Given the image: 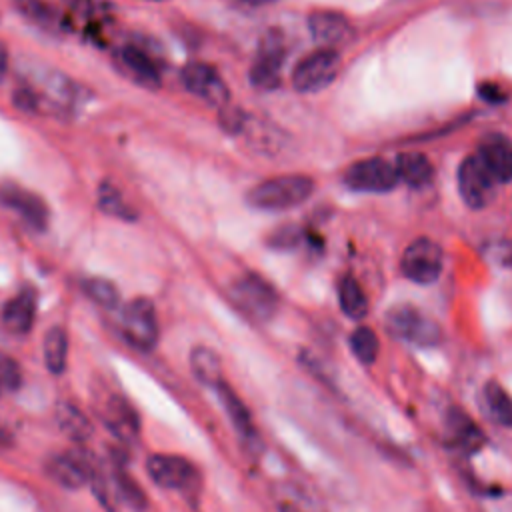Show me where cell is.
Segmentation results:
<instances>
[{
  "label": "cell",
  "instance_id": "2",
  "mask_svg": "<svg viewBox=\"0 0 512 512\" xmlns=\"http://www.w3.org/2000/svg\"><path fill=\"white\" fill-rule=\"evenodd\" d=\"M232 302L252 320H268L278 308V294L270 282L258 274H244L234 280L230 290Z\"/></svg>",
  "mask_w": 512,
  "mask_h": 512
},
{
  "label": "cell",
  "instance_id": "23",
  "mask_svg": "<svg viewBox=\"0 0 512 512\" xmlns=\"http://www.w3.org/2000/svg\"><path fill=\"white\" fill-rule=\"evenodd\" d=\"M14 6L26 20L48 32H60L64 28L62 14L46 0H14Z\"/></svg>",
  "mask_w": 512,
  "mask_h": 512
},
{
  "label": "cell",
  "instance_id": "10",
  "mask_svg": "<svg viewBox=\"0 0 512 512\" xmlns=\"http://www.w3.org/2000/svg\"><path fill=\"white\" fill-rule=\"evenodd\" d=\"M496 180L478 156H468L458 168V190L470 208H484L494 196Z\"/></svg>",
  "mask_w": 512,
  "mask_h": 512
},
{
  "label": "cell",
  "instance_id": "32",
  "mask_svg": "<svg viewBox=\"0 0 512 512\" xmlns=\"http://www.w3.org/2000/svg\"><path fill=\"white\" fill-rule=\"evenodd\" d=\"M64 6L82 20H102L112 14L114 4L110 0H62Z\"/></svg>",
  "mask_w": 512,
  "mask_h": 512
},
{
  "label": "cell",
  "instance_id": "5",
  "mask_svg": "<svg viewBox=\"0 0 512 512\" xmlns=\"http://www.w3.org/2000/svg\"><path fill=\"white\" fill-rule=\"evenodd\" d=\"M122 332L138 350H152L158 344L160 328L156 308L148 298H134L124 306Z\"/></svg>",
  "mask_w": 512,
  "mask_h": 512
},
{
  "label": "cell",
  "instance_id": "17",
  "mask_svg": "<svg viewBox=\"0 0 512 512\" xmlns=\"http://www.w3.org/2000/svg\"><path fill=\"white\" fill-rule=\"evenodd\" d=\"M446 434L450 442L468 454L480 450L484 444V434L478 424L460 408H452L446 418Z\"/></svg>",
  "mask_w": 512,
  "mask_h": 512
},
{
  "label": "cell",
  "instance_id": "18",
  "mask_svg": "<svg viewBox=\"0 0 512 512\" xmlns=\"http://www.w3.org/2000/svg\"><path fill=\"white\" fill-rule=\"evenodd\" d=\"M36 316V296L32 290H22L10 298L2 310V324L12 334H28Z\"/></svg>",
  "mask_w": 512,
  "mask_h": 512
},
{
  "label": "cell",
  "instance_id": "4",
  "mask_svg": "<svg viewBox=\"0 0 512 512\" xmlns=\"http://www.w3.org/2000/svg\"><path fill=\"white\" fill-rule=\"evenodd\" d=\"M386 330L392 336L418 346H432L440 340V328L410 304H400L388 310Z\"/></svg>",
  "mask_w": 512,
  "mask_h": 512
},
{
  "label": "cell",
  "instance_id": "35",
  "mask_svg": "<svg viewBox=\"0 0 512 512\" xmlns=\"http://www.w3.org/2000/svg\"><path fill=\"white\" fill-rule=\"evenodd\" d=\"M300 230L296 226H282L280 230L274 232V236L270 238V244L278 246V248H290L298 242Z\"/></svg>",
  "mask_w": 512,
  "mask_h": 512
},
{
  "label": "cell",
  "instance_id": "33",
  "mask_svg": "<svg viewBox=\"0 0 512 512\" xmlns=\"http://www.w3.org/2000/svg\"><path fill=\"white\" fill-rule=\"evenodd\" d=\"M114 480H116V488H118L120 498H124L130 508H134V510H138V512L146 508V494L142 492V488L138 486V482H136L126 470L116 468Z\"/></svg>",
  "mask_w": 512,
  "mask_h": 512
},
{
  "label": "cell",
  "instance_id": "39",
  "mask_svg": "<svg viewBox=\"0 0 512 512\" xmlns=\"http://www.w3.org/2000/svg\"><path fill=\"white\" fill-rule=\"evenodd\" d=\"M0 392H2V386H0Z\"/></svg>",
  "mask_w": 512,
  "mask_h": 512
},
{
  "label": "cell",
  "instance_id": "31",
  "mask_svg": "<svg viewBox=\"0 0 512 512\" xmlns=\"http://www.w3.org/2000/svg\"><path fill=\"white\" fill-rule=\"evenodd\" d=\"M276 504L280 512H324L306 494L292 486H280L276 492Z\"/></svg>",
  "mask_w": 512,
  "mask_h": 512
},
{
  "label": "cell",
  "instance_id": "40",
  "mask_svg": "<svg viewBox=\"0 0 512 512\" xmlns=\"http://www.w3.org/2000/svg\"><path fill=\"white\" fill-rule=\"evenodd\" d=\"M154 2H160V0H154Z\"/></svg>",
  "mask_w": 512,
  "mask_h": 512
},
{
  "label": "cell",
  "instance_id": "26",
  "mask_svg": "<svg viewBox=\"0 0 512 512\" xmlns=\"http://www.w3.org/2000/svg\"><path fill=\"white\" fill-rule=\"evenodd\" d=\"M68 362V334L62 326H52L44 336V364L52 374H62Z\"/></svg>",
  "mask_w": 512,
  "mask_h": 512
},
{
  "label": "cell",
  "instance_id": "9",
  "mask_svg": "<svg viewBox=\"0 0 512 512\" xmlns=\"http://www.w3.org/2000/svg\"><path fill=\"white\" fill-rule=\"evenodd\" d=\"M148 474L154 484L170 490H190L198 484V470L194 464L176 454H154L148 458Z\"/></svg>",
  "mask_w": 512,
  "mask_h": 512
},
{
  "label": "cell",
  "instance_id": "25",
  "mask_svg": "<svg viewBox=\"0 0 512 512\" xmlns=\"http://www.w3.org/2000/svg\"><path fill=\"white\" fill-rule=\"evenodd\" d=\"M338 302L342 312L352 320H362L368 314V298L352 276H344L338 282Z\"/></svg>",
  "mask_w": 512,
  "mask_h": 512
},
{
  "label": "cell",
  "instance_id": "6",
  "mask_svg": "<svg viewBox=\"0 0 512 512\" xmlns=\"http://www.w3.org/2000/svg\"><path fill=\"white\" fill-rule=\"evenodd\" d=\"M398 182L394 164L384 158L358 160L344 172V184L356 192H390Z\"/></svg>",
  "mask_w": 512,
  "mask_h": 512
},
{
  "label": "cell",
  "instance_id": "27",
  "mask_svg": "<svg viewBox=\"0 0 512 512\" xmlns=\"http://www.w3.org/2000/svg\"><path fill=\"white\" fill-rule=\"evenodd\" d=\"M98 208L112 216V218H120V220H136V210L130 206V202L124 198V194L112 184V182H102L98 186Z\"/></svg>",
  "mask_w": 512,
  "mask_h": 512
},
{
  "label": "cell",
  "instance_id": "28",
  "mask_svg": "<svg viewBox=\"0 0 512 512\" xmlns=\"http://www.w3.org/2000/svg\"><path fill=\"white\" fill-rule=\"evenodd\" d=\"M56 420L60 424V428L72 438V440H86L92 434V424L90 420L70 402H60L58 404V412H56Z\"/></svg>",
  "mask_w": 512,
  "mask_h": 512
},
{
  "label": "cell",
  "instance_id": "24",
  "mask_svg": "<svg viewBox=\"0 0 512 512\" xmlns=\"http://www.w3.org/2000/svg\"><path fill=\"white\" fill-rule=\"evenodd\" d=\"M106 424L120 436V438H130L136 436L138 432V418L136 412L130 408V404L118 396H112L104 408Z\"/></svg>",
  "mask_w": 512,
  "mask_h": 512
},
{
  "label": "cell",
  "instance_id": "14",
  "mask_svg": "<svg viewBox=\"0 0 512 512\" xmlns=\"http://www.w3.org/2000/svg\"><path fill=\"white\" fill-rule=\"evenodd\" d=\"M46 474L60 486L76 490L82 488L84 484L90 482V472L92 466L82 454H54L46 460Z\"/></svg>",
  "mask_w": 512,
  "mask_h": 512
},
{
  "label": "cell",
  "instance_id": "8",
  "mask_svg": "<svg viewBox=\"0 0 512 512\" xmlns=\"http://www.w3.org/2000/svg\"><path fill=\"white\" fill-rule=\"evenodd\" d=\"M284 56H286V46H284L282 32L268 30L260 40L256 60L250 68V82L260 90L276 88L280 82Z\"/></svg>",
  "mask_w": 512,
  "mask_h": 512
},
{
  "label": "cell",
  "instance_id": "36",
  "mask_svg": "<svg viewBox=\"0 0 512 512\" xmlns=\"http://www.w3.org/2000/svg\"><path fill=\"white\" fill-rule=\"evenodd\" d=\"M222 110V114H220V122H222V126L228 130V132H236V130H240L242 128V124H244V118H242V114H240V110L238 108H232V106H224V108H220Z\"/></svg>",
  "mask_w": 512,
  "mask_h": 512
},
{
  "label": "cell",
  "instance_id": "21",
  "mask_svg": "<svg viewBox=\"0 0 512 512\" xmlns=\"http://www.w3.org/2000/svg\"><path fill=\"white\" fill-rule=\"evenodd\" d=\"M220 400H222V406L226 408L228 416H230V422L234 424L236 432L246 438L248 442L256 438V428H254V422H252V416L248 412V408L244 406V402L238 398V394L226 384L222 382L218 388H216Z\"/></svg>",
  "mask_w": 512,
  "mask_h": 512
},
{
  "label": "cell",
  "instance_id": "22",
  "mask_svg": "<svg viewBox=\"0 0 512 512\" xmlns=\"http://www.w3.org/2000/svg\"><path fill=\"white\" fill-rule=\"evenodd\" d=\"M482 404L492 422L512 428V396L496 380L484 384Z\"/></svg>",
  "mask_w": 512,
  "mask_h": 512
},
{
  "label": "cell",
  "instance_id": "1",
  "mask_svg": "<svg viewBox=\"0 0 512 512\" xmlns=\"http://www.w3.org/2000/svg\"><path fill=\"white\" fill-rule=\"evenodd\" d=\"M314 192V180L304 174H282L258 182L246 200L258 210H288L308 200Z\"/></svg>",
  "mask_w": 512,
  "mask_h": 512
},
{
  "label": "cell",
  "instance_id": "15",
  "mask_svg": "<svg viewBox=\"0 0 512 512\" xmlns=\"http://www.w3.org/2000/svg\"><path fill=\"white\" fill-rule=\"evenodd\" d=\"M476 156L496 182L512 180V138L490 134L480 142Z\"/></svg>",
  "mask_w": 512,
  "mask_h": 512
},
{
  "label": "cell",
  "instance_id": "29",
  "mask_svg": "<svg viewBox=\"0 0 512 512\" xmlns=\"http://www.w3.org/2000/svg\"><path fill=\"white\" fill-rule=\"evenodd\" d=\"M82 290L92 302H96L102 308H116L120 302V292L116 284L108 278H100V276L86 278L82 282Z\"/></svg>",
  "mask_w": 512,
  "mask_h": 512
},
{
  "label": "cell",
  "instance_id": "30",
  "mask_svg": "<svg viewBox=\"0 0 512 512\" xmlns=\"http://www.w3.org/2000/svg\"><path fill=\"white\" fill-rule=\"evenodd\" d=\"M378 348H380V344H378V338H376L372 328L358 326L350 334V350H352V354L356 356L358 362H362L366 366L372 364L378 356Z\"/></svg>",
  "mask_w": 512,
  "mask_h": 512
},
{
  "label": "cell",
  "instance_id": "11",
  "mask_svg": "<svg viewBox=\"0 0 512 512\" xmlns=\"http://www.w3.org/2000/svg\"><path fill=\"white\" fill-rule=\"evenodd\" d=\"M182 82L192 94H196L210 106L224 108L230 100V90L226 82L220 78V74L212 66L204 62H190L182 70Z\"/></svg>",
  "mask_w": 512,
  "mask_h": 512
},
{
  "label": "cell",
  "instance_id": "12",
  "mask_svg": "<svg viewBox=\"0 0 512 512\" xmlns=\"http://www.w3.org/2000/svg\"><path fill=\"white\" fill-rule=\"evenodd\" d=\"M308 30L312 38L320 44V48H330L336 50L354 38V26L352 22L332 10H316L308 16Z\"/></svg>",
  "mask_w": 512,
  "mask_h": 512
},
{
  "label": "cell",
  "instance_id": "7",
  "mask_svg": "<svg viewBox=\"0 0 512 512\" xmlns=\"http://www.w3.org/2000/svg\"><path fill=\"white\" fill-rule=\"evenodd\" d=\"M402 274L416 284H432L442 272V248L430 238H416L402 254Z\"/></svg>",
  "mask_w": 512,
  "mask_h": 512
},
{
  "label": "cell",
  "instance_id": "3",
  "mask_svg": "<svg viewBox=\"0 0 512 512\" xmlns=\"http://www.w3.org/2000/svg\"><path fill=\"white\" fill-rule=\"evenodd\" d=\"M340 68L338 50L318 48L306 54L292 70V84L298 92H318L334 82Z\"/></svg>",
  "mask_w": 512,
  "mask_h": 512
},
{
  "label": "cell",
  "instance_id": "38",
  "mask_svg": "<svg viewBox=\"0 0 512 512\" xmlns=\"http://www.w3.org/2000/svg\"><path fill=\"white\" fill-rule=\"evenodd\" d=\"M238 2H244V4H252V6H258V4H268V2H274V0H238Z\"/></svg>",
  "mask_w": 512,
  "mask_h": 512
},
{
  "label": "cell",
  "instance_id": "34",
  "mask_svg": "<svg viewBox=\"0 0 512 512\" xmlns=\"http://www.w3.org/2000/svg\"><path fill=\"white\" fill-rule=\"evenodd\" d=\"M20 384H22L20 366L10 356L0 352V386L8 390H16L20 388Z\"/></svg>",
  "mask_w": 512,
  "mask_h": 512
},
{
  "label": "cell",
  "instance_id": "20",
  "mask_svg": "<svg viewBox=\"0 0 512 512\" xmlns=\"http://www.w3.org/2000/svg\"><path fill=\"white\" fill-rule=\"evenodd\" d=\"M394 168H396L398 180H404L412 188H422V186L430 184V180L434 176V166L420 152L400 154Z\"/></svg>",
  "mask_w": 512,
  "mask_h": 512
},
{
  "label": "cell",
  "instance_id": "13",
  "mask_svg": "<svg viewBox=\"0 0 512 512\" xmlns=\"http://www.w3.org/2000/svg\"><path fill=\"white\" fill-rule=\"evenodd\" d=\"M0 202L16 212L24 222H28L32 228H46L48 224V208L42 202V198L20 184L4 182L0 184Z\"/></svg>",
  "mask_w": 512,
  "mask_h": 512
},
{
  "label": "cell",
  "instance_id": "37",
  "mask_svg": "<svg viewBox=\"0 0 512 512\" xmlns=\"http://www.w3.org/2000/svg\"><path fill=\"white\" fill-rule=\"evenodd\" d=\"M6 70H8V48L4 42H0V80L4 78Z\"/></svg>",
  "mask_w": 512,
  "mask_h": 512
},
{
  "label": "cell",
  "instance_id": "19",
  "mask_svg": "<svg viewBox=\"0 0 512 512\" xmlns=\"http://www.w3.org/2000/svg\"><path fill=\"white\" fill-rule=\"evenodd\" d=\"M190 370L194 374V378L208 386V388H218L224 378H222V364L218 354L208 348V346H194L190 352Z\"/></svg>",
  "mask_w": 512,
  "mask_h": 512
},
{
  "label": "cell",
  "instance_id": "16",
  "mask_svg": "<svg viewBox=\"0 0 512 512\" xmlns=\"http://www.w3.org/2000/svg\"><path fill=\"white\" fill-rule=\"evenodd\" d=\"M118 64L134 82L142 84L144 88L156 90L160 86L158 66L152 60V56L140 46H134V44L122 46L118 50Z\"/></svg>",
  "mask_w": 512,
  "mask_h": 512
}]
</instances>
